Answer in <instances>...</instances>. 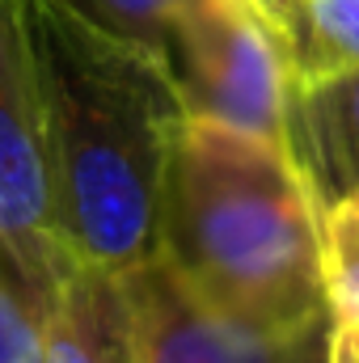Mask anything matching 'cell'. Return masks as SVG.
Here are the masks:
<instances>
[{
  "instance_id": "obj_2",
  "label": "cell",
  "mask_w": 359,
  "mask_h": 363,
  "mask_svg": "<svg viewBox=\"0 0 359 363\" xmlns=\"http://www.w3.org/2000/svg\"><path fill=\"white\" fill-rule=\"evenodd\" d=\"M26 13L64 245L81 267L123 274L157 250L165 144L186 114L178 77L64 0H26Z\"/></svg>"
},
{
  "instance_id": "obj_3",
  "label": "cell",
  "mask_w": 359,
  "mask_h": 363,
  "mask_svg": "<svg viewBox=\"0 0 359 363\" xmlns=\"http://www.w3.org/2000/svg\"><path fill=\"white\" fill-rule=\"evenodd\" d=\"M0 258L38 313L77 267L55 220L43 81L26 0H0Z\"/></svg>"
},
{
  "instance_id": "obj_5",
  "label": "cell",
  "mask_w": 359,
  "mask_h": 363,
  "mask_svg": "<svg viewBox=\"0 0 359 363\" xmlns=\"http://www.w3.org/2000/svg\"><path fill=\"white\" fill-rule=\"evenodd\" d=\"M140 363H330L334 321L292 334L250 330L207 308L157 254L118 274Z\"/></svg>"
},
{
  "instance_id": "obj_10",
  "label": "cell",
  "mask_w": 359,
  "mask_h": 363,
  "mask_svg": "<svg viewBox=\"0 0 359 363\" xmlns=\"http://www.w3.org/2000/svg\"><path fill=\"white\" fill-rule=\"evenodd\" d=\"M77 287H81V304H85V321H89L97 363H140L131 308H127L118 274L77 267Z\"/></svg>"
},
{
  "instance_id": "obj_13",
  "label": "cell",
  "mask_w": 359,
  "mask_h": 363,
  "mask_svg": "<svg viewBox=\"0 0 359 363\" xmlns=\"http://www.w3.org/2000/svg\"><path fill=\"white\" fill-rule=\"evenodd\" d=\"M330 363H359L355 338H351V330H343V325H334V334H330Z\"/></svg>"
},
{
  "instance_id": "obj_12",
  "label": "cell",
  "mask_w": 359,
  "mask_h": 363,
  "mask_svg": "<svg viewBox=\"0 0 359 363\" xmlns=\"http://www.w3.org/2000/svg\"><path fill=\"white\" fill-rule=\"evenodd\" d=\"M0 363H43V313L0 258Z\"/></svg>"
},
{
  "instance_id": "obj_11",
  "label": "cell",
  "mask_w": 359,
  "mask_h": 363,
  "mask_svg": "<svg viewBox=\"0 0 359 363\" xmlns=\"http://www.w3.org/2000/svg\"><path fill=\"white\" fill-rule=\"evenodd\" d=\"M77 267L60 283L51 304L43 308V363H97L85 304H81V287H77Z\"/></svg>"
},
{
  "instance_id": "obj_7",
  "label": "cell",
  "mask_w": 359,
  "mask_h": 363,
  "mask_svg": "<svg viewBox=\"0 0 359 363\" xmlns=\"http://www.w3.org/2000/svg\"><path fill=\"white\" fill-rule=\"evenodd\" d=\"M279 38L296 93L321 89L359 68V0H287Z\"/></svg>"
},
{
  "instance_id": "obj_4",
  "label": "cell",
  "mask_w": 359,
  "mask_h": 363,
  "mask_svg": "<svg viewBox=\"0 0 359 363\" xmlns=\"http://www.w3.org/2000/svg\"><path fill=\"white\" fill-rule=\"evenodd\" d=\"M174 72L190 114L296 152L292 60L254 0H186L174 26Z\"/></svg>"
},
{
  "instance_id": "obj_9",
  "label": "cell",
  "mask_w": 359,
  "mask_h": 363,
  "mask_svg": "<svg viewBox=\"0 0 359 363\" xmlns=\"http://www.w3.org/2000/svg\"><path fill=\"white\" fill-rule=\"evenodd\" d=\"M97 30L127 47H140L174 68V26L186 0H64ZM178 77V72H174Z\"/></svg>"
},
{
  "instance_id": "obj_8",
  "label": "cell",
  "mask_w": 359,
  "mask_h": 363,
  "mask_svg": "<svg viewBox=\"0 0 359 363\" xmlns=\"http://www.w3.org/2000/svg\"><path fill=\"white\" fill-rule=\"evenodd\" d=\"M321 291L330 321L359 334V186L321 207Z\"/></svg>"
},
{
  "instance_id": "obj_1",
  "label": "cell",
  "mask_w": 359,
  "mask_h": 363,
  "mask_svg": "<svg viewBox=\"0 0 359 363\" xmlns=\"http://www.w3.org/2000/svg\"><path fill=\"white\" fill-rule=\"evenodd\" d=\"M321 207L296 152L186 110L165 144L153 254L228 321L292 334L330 317Z\"/></svg>"
},
{
  "instance_id": "obj_6",
  "label": "cell",
  "mask_w": 359,
  "mask_h": 363,
  "mask_svg": "<svg viewBox=\"0 0 359 363\" xmlns=\"http://www.w3.org/2000/svg\"><path fill=\"white\" fill-rule=\"evenodd\" d=\"M292 148L304 174L313 178L321 203L359 186V68L321 85L296 93Z\"/></svg>"
}]
</instances>
